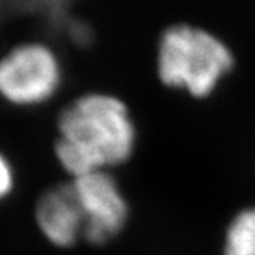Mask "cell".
Here are the masks:
<instances>
[{
    "instance_id": "cell-4",
    "label": "cell",
    "mask_w": 255,
    "mask_h": 255,
    "mask_svg": "<svg viewBox=\"0 0 255 255\" xmlns=\"http://www.w3.org/2000/svg\"><path fill=\"white\" fill-rule=\"evenodd\" d=\"M83 214V242L105 246L123 232L129 220V203L111 171L71 178Z\"/></svg>"
},
{
    "instance_id": "cell-5",
    "label": "cell",
    "mask_w": 255,
    "mask_h": 255,
    "mask_svg": "<svg viewBox=\"0 0 255 255\" xmlns=\"http://www.w3.org/2000/svg\"><path fill=\"white\" fill-rule=\"evenodd\" d=\"M34 220L40 235L57 249H69L83 240L85 220L71 181L51 186L39 195Z\"/></svg>"
},
{
    "instance_id": "cell-6",
    "label": "cell",
    "mask_w": 255,
    "mask_h": 255,
    "mask_svg": "<svg viewBox=\"0 0 255 255\" xmlns=\"http://www.w3.org/2000/svg\"><path fill=\"white\" fill-rule=\"evenodd\" d=\"M223 255H255V205L237 211L228 222L222 243Z\"/></svg>"
},
{
    "instance_id": "cell-3",
    "label": "cell",
    "mask_w": 255,
    "mask_h": 255,
    "mask_svg": "<svg viewBox=\"0 0 255 255\" xmlns=\"http://www.w3.org/2000/svg\"><path fill=\"white\" fill-rule=\"evenodd\" d=\"M63 83L57 52L43 42H23L0 56V100L35 108L56 97Z\"/></svg>"
},
{
    "instance_id": "cell-2",
    "label": "cell",
    "mask_w": 255,
    "mask_h": 255,
    "mask_svg": "<svg viewBox=\"0 0 255 255\" xmlns=\"http://www.w3.org/2000/svg\"><path fill=\"white\" fill-rule=\"evenodd\" d=\"M163 86L185 91L192 99H208L234 68L229 48L211 32L186 23L160 34L155 56Z\"/></svg>"
},
{
    "instance_id": "cell-1",
    "label": "cell",
    "mask_w": 255,
    "mask_h": 255,
    "mask_svg": "<svg viewBox=\"0 0 255 255\" xmlns=\"http://www.w3.org/2000/svg\"><path fill=\"white\" fill-rule=\"evenodd\" d=\"M54 157L71 178L111 171L137 149V125L129 106L109 93H86L59 113Z\"/></svg>"
},
{
    "instance_id": "cell-7",
    "label": "cell",
    "mask_w": 255,
    "mask_h": 255,
    "mask_svg": "<svg viewBox=\"0 0 255 255\" xmlns=\"http://www.w3.org/2000/svg\"><path fill=\"white\" fill-rule=\"evenodd\" d=\"M15 188V172L11 160L0 149V202L6 200Z\"/></svg>"
}]
</instances>
